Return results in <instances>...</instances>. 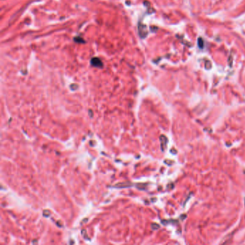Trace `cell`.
<instances>
[{"instance_id": "5", "label": "cell", "mask_w": 245, "mask_h": 245, "mask_svg": "<svg viewBox=\"0 0 245 245\" xmlns=\"http://www.w3.org/2000/svg\"><path fill=\"white\" fill-rule=\"evenodd\" d=\"M89 114H90L91 117H92V116H91V110H89Z\"/></svg>"}, {"instance_id": "2", "label": "cell", "mask_w": 245, "mask_h": 245, "mask_svg": "<svg viewBox=\"0 0 245 245\" xmlns=\"http://www.w3.org/2000/svg\"><path fill=\"white\" fill-rule=\"evenodd\" d=\"M132 183H129V182H124V183H119L115 185V187L117 188H127L130 187L132 186Z\"/></svg>"}, {"instance_id": "3", "label": "cell", "mask_w": 245, "mask_h": 245, "mask_svg": "<svg viewBox=\"0 0 245 245\" xmlns=\"http://www.w3.org/2000/svg\"><path fill=\"white\" fill-rule=\"evenodd\" d=\"M50 212L48 211V210H45L44 211H43V215H44V216L45 217H48L49 216H50Z\"/></svg>"}, {"instance_id": "1", "label": "cell", "mask_w": 245, "mask_h": 245, "mask_svg": "<svg viewBox=\"0 0 245 245\" xmlns=\"http://www.w3.org/2000/svg\"><path fill=\"white\" fill-rule=\"evenodd\" d=\"M91 65L96 67H101L102 62L99 58H93L91 59Z\"/></svg>"}, {"instance_id": "4", "label": "cell", "mask_w": 245, "mask_h": 245, "mask_svg": "<svg viewBox=\"0 0 245 245\" xmlns=\"http://www.w3.org/2000/svg\"><path fill=\"white\" fill-rule=\"evenodd\" d=\"M152 227L153 229H158V228H159V226H158V225H157V224H152Z\"/></svg>"}]
</instances>
